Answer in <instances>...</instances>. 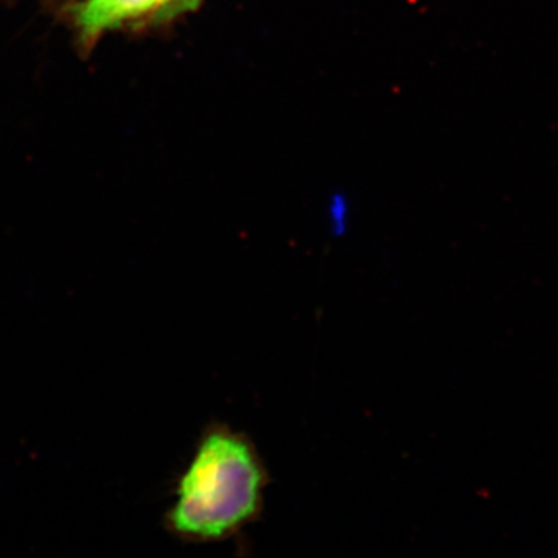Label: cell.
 Listing matches in <instances>:
<instances>
[{"instance_id": "obj_1", "label": "cell", "mask_w": 558, "mask_h": 558, "mask_svg": "<svg viewBox=\"0 0 558 558\" xmlns=\"http://www.w3.org/2000/svg\"><path fill=\"white\" fill-rule=\"evenodd\" d=\"M270 478L253 440L222 424L209 425L178 484L167 526L186 542H222L263 515Z\"/></svg>"}, {"instance_id": "obj_2", "label": "cell", "mask_w": 558, "mask_h": 558, "mask_svg": "<svg viewBox=\"0 0 558 558\" xmlns=\"http://www.w3.org/2000/svg\"><path fill=\"white\" fill-rule=\"evenodd\" d=\"M199 0H86L76 13L81 35L94 39L135 22L163 21L194 9Z\"/></svg>"}]
</instances>
